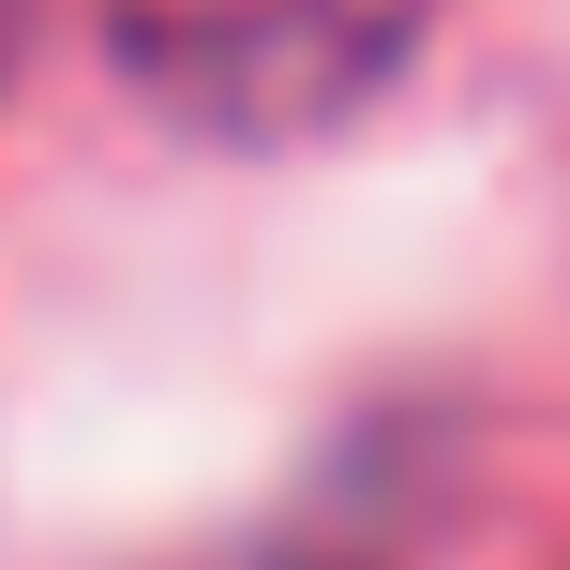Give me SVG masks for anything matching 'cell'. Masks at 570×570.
Wrapping results in <instances>:
<instances>
[{
  "mask_svg": "<svg viewBox=\"0 0 570 570\" xmlns=\"http://www.w3.org/2000/svg\"><path fill=\"white\" fill-rule=\"evenodd\" d=\"M16 16H30V0H0V60H16Z\"/></svg>",
  "mask_w": 570,
  "mask_h": 570,
  "instance_id": "cell-2",
  "label": "cell"
},
{
  "mask_svg": "<svg viewBox=\"0 0 570 570\" xmlns=\"http://www.w3.org/2000/svg\"><path fill=\"white\" fill-rule=\"evenodd\" d=\"M90 16H106V60L180 136L285 150V136L361 120L451 0H90Z\"/></svg>",
  "mask_w": 570,
  "mask_h": 570,
  "instance_id": "cell-1",
  "label": "cell"
}]
</instances>
